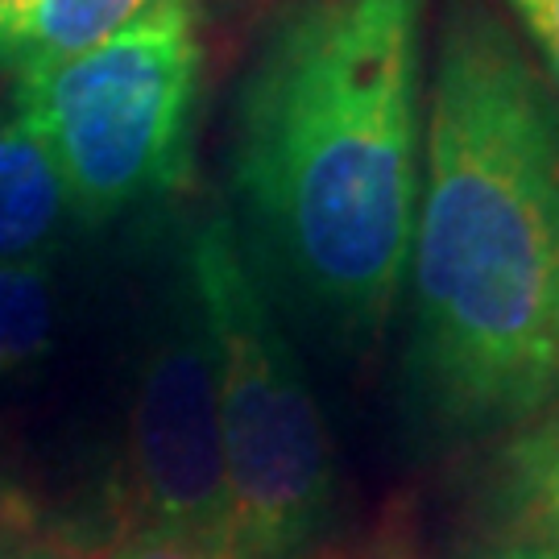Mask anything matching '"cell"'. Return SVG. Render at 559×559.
<instances>
[{
    "instance_id": "1",
    "label": "cell",
    "mask_w": 559,
    "mask_h": 559,
    "mask_svg": "<svg viewBox=\"0 0 559 559\" xmlns=\"http://www.w3.org/2000/svg\"><path fill=\"white\" fill-rule=\"evenodd\" d=\"M406 411L427 440L559 406V96L489 0H443L411 240Z\"/></svg>"
},
{
    "instance_id": "2",
    "label": "cell",
    "mask_w": 559,
    "mask_h": 559,
    "mask_svg": "<svg viewBox=\"0 0 559 559\" xmlns=\"http://www.w3.org/2000/svg\"><path fill=\"white\" fill-rule=\"evenodd\" d=\"M427 0H295L233 112L240 245L270 295L369 353L406 290L427 133Z\"/></svg>"
},
{
    "instance_id": "3",
    "label": "cell",
    "mask_w": 559,
    "mask_h": 559,
    "mask_svg": "<svg viewBox=\"0 0 559 559\" xmlns=\"http://www.w3.org/2000/svg\"><path fill=\"white\" fill-rule=\"evenodd\" d=\"M187 258L212 332L233 547L245 559H302L340 498L316 390L233 212H203L187 228Z\"/></svg>"
},
{
    "instance_id": "4",
    "label": "cell",
    "mask_w": 559,
    "mask_h": 559,
    "mask_svg": "<svg viewBox=\"0 0 559 559\" xmlns=\"http://www.w3.org/2000/svg\"><path fill=\"white\" fill-rule=\"evenodd\" d=\"M200 80L195 0H154L100 46L21 71L13 104L50 145L80 224H104L187 187Z\"/></svg>"
},
{
    "instance_id": "5",
    "label": "cell",
    "mask_w": 559,
    "mask_h": 559,
    "mask_svg": "<svg viewBox=\"0 0 559 559\" xmlns=\"http://www.w3.org/2000/svg\"><path fill=\"white\" fill-rule=\"evenodd\" d=\"M129 506L138 526L233 547L216 360L187 237L141 348L129 411Z\"/></svg>"
},
{
    "instance_id": "6",
    "label": "cell",
    "mask_w": 559,
    "mask_h": 559,
    "mask_svg": "<svg viewBox=\"0 0 559 559\" xmlns=\"http://www.w3.org/2000/svg\"><path fill=\"white\" fill-rule=\"evenodd\" d=\"M75 224L80 216L50 145L9 100L0 108V265L59 258Z\"/></svg>"
},
{
    "instance_id": "7",
    "label": "cell",
    "mask_w": 559,
    "mask_h": 559,
    "mask_svg": "<svg viewBox=\"0 0 559 559\" xmlns=\"http://www.w3.org/2000/svg\"><path fill=\"white\" fill-rule=\"evenodd\" d=\"M493 514L519 543L559 547V406L506 440L493 473Z\"/></svg>"
},
{
    "instance_id": "8",
    "label": "cell",
    "mask_w": 559,
    "mask_h": 559,
    "mask_svg": "<svg viewBox=\"0 0 559 559\" xmlns=\"http://www.w3.org/2000/svg\"><path fill=\"white\" fill-rule=\"evenodd\" d=\"M154 0H34L17 21L0 25V71H38L120 34Z\"/></svg>"
},
{
    "instance_id": "9",
    "label": "cell",
    "mask_w": 559,
    "mask_h": 559,
    "mask_svg": "<svg viewBox=\"0 0 559 559\" xmlns=\"http://www.w3.org/2000/svg\"><path fill=\"white\" fill-rule=\"evenodd\" d=\"M59 258L0 265V381L38 369L55 353L62 320Z\"/></svg>"
},
{
    "instance_id": "10",
    "label": "cell",
    "mask_w": 559,
    "mask_h": 559,
    "mask_svg": "<svg viewBox=\"0 0 559 559\" xmlns=\"http://www.w3.org/2000/svg\"><path fill=\"white\" fill-rule=\"evenodd\" d=\"M100 559H245V556H237V547H228V543H203V539H187V535H170V531L133 526Z\"/></svg>"
},
{
    "instance_id": "11",
    "label": "cell",
    "mask_w": 559,
    "mask_h": 559,
    "mask_svg": "<svg viewBox=\"0 0 559 559\" xmlns=\"http://www.w3.org/2000/svg\"><path fill=\"white\" fill-rule=\"evenodd\" d=\"M519 21L522 38L531 41L535 62L559 96V0H501Z\"/></svg>"
},
{
    "instance_id": "12",
    "label": "cell",
    "mask_w": 559,
    "mask_h": 559,
    "mask_svg": "<svg viewBox=\"0 0 559 559\" xmlns=\"http://www.w3.org/2000/svg\"><path fill=\"white\" fill-rule=\"evenodd\" d=\"M485 559H559V547H547V543H510L493 556Z\"/></svg>"
},
{
    "instance_id": "13",
    "label": "cell",
    "mask_w": 559,
    "mask_h": 559,
    "mask_svg": "<svg viewBox=\"0 0 559 559\" xmlns=\"http://www.w3.org/2000/svg\"><path fill=\"white\" fill-rule=\"evenodd\" d=\"M34 0H0V25H9V21H17L25 9H29Z\"/></svg>"
},
{
    "instance_id": "14",
    "label": "cell",
    "mask_w": 559,
    "mask_h": 559,
    "mask_svg": "<svg viewBox=\"0 0 559 559\" xmlns=\"http://www.w3.org/2000/svg\"><path fill=\"white\" fill-rule=\"evenodd\" d=\"M0 559H46V556H0Z\"/></svg>"
}]
</instances>
